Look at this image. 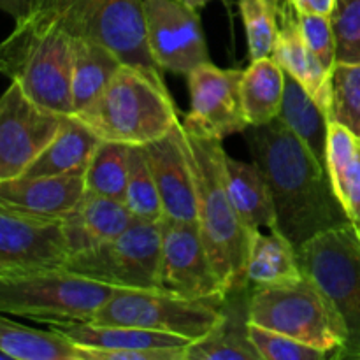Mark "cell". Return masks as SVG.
<instances>
[{
  "label": "cell",
  "mask_w": 360,
  "mask_h": 360,
  "mask_svg": "<svg viewBox=\"0 0 360 360\" xmlns=\"http://www.w3.org/2000/svg\"><path fill=\"white\" fill-rule=\"evenodd\" d=\"M250 340L259 352L260 360H326L329 355L322 350L301 343L290 336L266 329L250 322Z\"/></svg>",
  "instance_id": "cell-34"
},
{
  "label": "cell",
  "mask_w": 360,
  "mask_h": 360,
  "mask_svg": "<svg viewBox=\"0 0 360 360\" xmlns=\"http://www.w3.org/2000/svg\"><path fill=\"white\" fill-rule=\"evenodd\" d=\"M42 0H0V11L14 18L16 23L30 18L41 7Z\"/></svg>",
  "instance_id": "cell-37"
},
{
  "label": "cell",
  "mask_w": 360,
  "mask_h": 360,
  "mask_svg": "<svg viewBox=\"0 0 360 360\" xmlns=\"http://www.w3.org/2000/svg\"><path fill=\"white\" fill-rule=\"evenodd\" d=\"M253 285L236 288L220 304L217 326L186 348V360H260L250 340V297Z\"/></svg>",
  "instance_id": "cell-19"
},
{
  "label": "cell",
  "mask_w": 360,
  "mask_h": 360,
  "mask_svg": "<svg viewBox=\"0 0 360 360\" xmlns=\"http://www.w3.org/2000/svg\"><path fill=\"white\" fill-rule=\"evenodd\" d=\"M326 169L334 195L360 239V137L336 122L327 127Z\"/></svg>",
  "instance_id": "cell-22"
},
{
  "label": "cell",
  "mask_w": 360,
  "mask_h": 360,
  "mask_svg": "<svg viewBox=\"0 0 360 360\" xmlns=\"http://www.w3.org/2000/svg\"><path fill=\"white\" fill-rule=\"evenodd\" d=\"M241 76L243 70L221 69L211 62L186 74L190 109L181 122L186 132L224 141L248 130L239 90Z\"/></svg>",
  "instance_id": "cell-13"
},
{
  "label": "cell",
  "mask_w": 360,
  "mask_h": 360,
  "mask_svg": "<svg viewBox=\"0 0 360 360\" xmlns=\"http://www.w3.org/2000/svg\"><path fill=\"white\" fill-rule=\"evenodd\" d=\"M162 220L134 224L118 238L72 253L62 269L115 288L160 290Z\"/></svg>",
  "instance_id": "cell-9"
},
{
  "label": "cell",
  "mask_w": 360,
  "mask_h": 360,
  "mask_svg": "<svg viewBox=\"0 0 360 360\" xmlns=\"http://www.w3.org/2000/svg\"><path fill=\"white\" fill-rule=\"evenodd\" d=\"M72 65L74 37L42 11L16 23L0 42V72L58 115H72Z\"/></svg>",
  "instance_id": "cell-3"
},
{
  "label": "cell",
  "mask_w": 360,
  "mask_h": 360,
  "mask_svg": "<svg viewBox=\"0 0 360 360\" xmlns=\"http://www.w3.org/2000/svg\"><path fill=\"white\" fill-rule=\"evenodd\" d=\"M101 137L77 116L65 115L58 132L21 176H77L83 178Z\"/></svg>",
  "instance_id": "cell-23"
},
{
  "label": "cell",
  "mask_w": 360,
  "mask_h": 360,
  "mask_svg": "<svg viewBox=\"0 0 360 360\" xmlns=\"http://www.w3.org/2000/svg\"><path fill=\"white\" fill-rule=\"evenodd\" d=\"M225 186L236 213L250 231H276V211L271 188L262 169L255 162L246 164L225 153Z\"/></svg>",
  "instance_id": "cell-24"
},
{
  "label": "cell",
  "mask_w": 360,
  "mask_h": 360,
  "mask_svg": "<svg viewBox=\"0 0 360 360\" xmlns=\"http://www.w3.org/2000/svg\"><path fill=\"white\" fill-rule=\"evenodd\" d=\"M37 11L58 21L72 37L102 44L122 63L164 81L148 46L143 0H42Z\"/></svg>",
  "instance_id": "cell-7"
},
{
  "label": "cell",
  "mask_w": 360,
  "mask_h": 360,
  "mask_svg": "<svg viewBox=\"0 0 360 360\" xmlns=\"http://www.w3.org/2000/svg\"><path fill=\"white\" fill-rule=\"evenodd\" d=\"M49 329L63 334L83 352L118 350H186L192 341L174 334L127 326H101L94 322H55Z\"/></svg>",
  "instance_id": "cell-20"
},
{
  "label": "cell",
  "mask_w": 360,
  "mask_h": 360,
  "mask_svg": "<svg viewBox=\"0 0 360 360\" xmlns=\"http://www.w3.org/2000/svg\"><path fill=\"white\" fill-rule=\"evenodd\" d=\"M63 116L39 105L11 81L0 95V181L25 174L56 136Z\"/></svg>",
  "instance_id": "cell-12"
},
{
  "label": "cell",
  "mask_w": 360,
  "mask_h": 360,
  "mask_svg": "<svg viewBox=\"0 0 360 360\" xmlns=\"http://www.w3.org/2000/svg\"><path fill=\"white\" fill-rule=\"evenodd\" d=\"M74 116L102 141L144 146L179 122L165 81L122 63L102 94Z\"/></svg>",
  "instance_id": "cell-4"
},
{
  "label": "cell",
  "mask_w": 360,
  "mask_h": 360,
  "mask_svg": "<svg viewBox=\"0 0 360 360\" xmlns=\"http://www.w3.org/2000/svg\"><path fill=\"white\" fill-rule=\"evenodd\" d=\"M0 354L16 360H86L83 348L56 330L32 329L0 313Z\"/></svg>",
  "instance_id": "cell-26"
},
{
  "label": "cell",
  "mask_w": 360,
  "mask_h": 360,
  "mask_svg": "<svg viewBox=\"0 0 360 360\" xmlns=\"http://www.w3.org/2000/svg\"><path fill=\"white\" fill-rule=\"evenodd\" d=\"M134 220L122 200L84 192L76 210L62 220L70 255L118 238Z\"/></svg>",
  "instance_id": "cell-21"
},
{
  "label": "cell",
  "mask_w": 360,
  "mask_h": 360,
  "mask_svg": "<svg viewBox=\"0 0 360 360\" xmlns=\"http://www.w3.org/2000/svg\"><path fill=\"white\" fill-rule=\"evenodd\" d=\"M115 287L70 271H23L0 278V313L35 322H90Z\"/></svg>",
  "instance_id": "cell-6"
},
{
  "label": "cell",
  "mask_w": 360,
  "mask_h": 360,
  "mask_svg": "<svg viewBox=\"0 0 360 360\" xmlns=\"http://www.w3.org/2000/svg\"><path fill=\"white\" fill-rule=\"evenodd\" d=\"M287 74L273 56L252 60L243 70L241 102L250 127L267 125L280 116Z\"/></svg>",
  "instance_id": "cell-25"
},
{
  "label": "cell",
  "mask_w": 360,
  "mask_h": 360,
  "mask_svg": "<svg viewBox=\"0 0 360 360\" xmlns=\"http://www.w3.org/2000/svg\"><path fill=\"white\" fill-rule=\"evenodd\" d=\"M299 27L306 44L320 62V65L333 76L336 67V39H334L330 18L323 14L299 13Z\"/></svg>",
  "instance_id": "cell-36"
},
{
  "label": "cell",
  "mask_w": 360,
  "mask_h": 360,
  "mask_svg": "<svg viewBox=\"0 0 360 360\" xmlns=\"http://www.w3.org/2000/svg\"><path fill=\"white\" fill-rule=\"evenodd\" d=\"M329 122L347 127L360 137V63H336L330 76Z\"/></svg>",
  "instance_id": "cell-33"
},
{
  "label": "cell",
  "mask_w": 360,
  "mask_h": 360,
  "mask_svg": "<svg viewBox=\"0 0 360 360\" xmlns=\"http://www.w3.org/2000/svg\"><path fill=\"white\" fill-rule=\"evenodd\" d=\"M336 63H360V0H336L330 13Z\"/></svg>",
  "instance_id": "cell-35"
},
{
  "label": "cell",
  "mask_w": 360,
  "mask_h": 360,
  "mask_svg": "<svg viewBox=\"0 0 360 360\" xmlns=\"http://www.w3.org/2000/svg\"><path fill=\"white\" fill-rule=\"evenodd\" d=\"M185 134L195 181L197 225L211 264L229 294L231 290L250 285L246 264L255 232L243 224L229 199L225 186V150L221 141L186 130Z\"/></svg>",
  "instance_id": "cell-2"
},
{
  "label": "cell",
  "mask_w": 360,
  "mask_h": 360,
  "mask_svg": "<svg viewBox=\"0 0 360 360\" xmlns=\"http://www.w3.org/2000/svg\"><path fill=\"white\" fill-rule=\"evenodd\" d=\"M123 202L136 220L160 221L165 217L157 183L151 174L143 146H130L129 178Z\"/></svg>",
  "instance_id": "cell-31"
},
{
  "label": "cell",
  "mask_w": 360,
  "mask_h": 360,
  "mask_svg": "<svg viewBox=\"0 0 360 360\" xmlns=\"http://www.w3.org/2000/svg\"><path fill=\"white\" fill-rule=\"evenodd\" d=\"M250 322L326 352L333 360L347 343V329L340 313L306 274L292 283L253 285Z\"/></svg>",
  "instance_id": "cell-5"
},
{
  "label": "cell",
  "mask_w": 360,
  "mask_h": 360,
  "mask_svg": "<svg viewBox=\"0 0 360 360\" xmlns=\"http://www.w3.org/2000/svg\"><path fill=\"white\" fill-rule=\"evenodd\" d=\"M160 290L220 306L227 288L211 264L197 221L162 220Z\"/></svg>",
  "instance_id": "cell-11"
},
{
  "label": "cell",
  "mask_w": 360,
  "mask_h": 360,
  "mask_svg": "<svg viewBox=\"0 0 360 360\" xmlns=\"http://www.w3.org/2000/svg\"><path fill=\"white\" fill-rule=\"evenodd\" d=\"M129 144L101 141L83 176L86 192L123 202L129 178Z\"/></svg>",
  "instance_id": "cell-30"
},
{
  "label": "cell",
  "mask_w": 360,
  "mask_h": 360,
  "mask_svg": "<svg viewBox=\"0 0 360 360\" xmlns=\"http://www.w3.org/2000/svg\"><path fill=\"white\" fill-rule=\"evenodd\" d=\"M248 42V58L273 56L278 37V0H238Z\"/></svg>",
  "instance_id": "cell-32"
},
{
  "label": "cell",
  "mask_w": 360,
  "mask_h": 360,
  "mask_svg": "<svg viewBox=\"0 0 360 360\" xmlns=\"http://www.w3.org/2000/svg\"><path fill=\"white\" fill-rule=\"evenodd\" d=\"M278 120L309 148L320 164L326 165L329 120L311 95L290 76L285 79L283 104Z\"/></svg>",
  "instance_id": "cell-29"
},
{
  "label": "cell",
  "mask_w": 360,
  "mask_h": 360,
  "mask_svg": "<svg viewBox=\"0 0 360 360\" xmlns=\"http://www.w3.org/2000/svg\"><path fill=\"white\" fill-rule=\"evenodd\" d=\"M122 60L88 39L74 37V65H72V115L90 105L102 94Z\"/></svg>",
  "instance_id": "cell-28"
},
{
  "label": "cell",
  "mask_w": 360,
  "mask_h": 360,
  "mask_svg": "<svg viewBox=\"0 0 360 360\" xmlns=\"http://www.w3.org/2000/svg\"><path fill=\"white\" fill-rule=\"evenodd\" d=\"M143 9L148 46L162 70L186 76L211 62L199 11L178 0H143Z\"/></svg>",
  "instance_id": "cell-14"
},
{
  "label": "cell",
  "mask_w": 360,
  "mask_h": 360,
  "mask_svg": "<svg viewBox=\"0 0 360 360\" xmlns=\"http://www.w3.org/2000/svg\"><path fill=\"white\" fill-rule=\"evenodd\" d=\"M70 257L62 221L0 206V266L16 273L62 267Z\"/></svg>",
  "instance_id": "cell-15"
},
{
  "label": "cell",
  "mask_w": 360,
  "mask_h": 360,
  "mask_svg": "<svg viewBox=\"0 0 360 360\" xmlns=\"http://www.w3.org/2000/svg\"><path fill=\"white\" fill-rule=\"evenodd\" d=\"M157 183L165 218L197 221V193L186 134L178 122L165 136L143 146Z\"/></svg>",
  "instance_id": "cell-16"
},
{
  "label": "cell",
  "mask_w": 360,
  "mask_h": 360,
  "mask_svg": "<svg viewBox=\"0 0 360 360\" xmlns=\"http://www.w3.org/2000/svg\"><path fill=\"white\" fill-rule=\"evenodd\" d=\"M220 319V306L190 301L164 290L116 288L90 322L158 330L197 341Z\"/></svg>",
  "instance_id": "cell-10"
},
{
  "label": "cell",
  "mask_w": 360,
  "mask_h": 360,
  "mask_svg": "<svg viewBox=\"0 0 360 360\" xmlns=\"http://www.w3.org/2000/svg\"><path fill=\"white\" fill-rule=\"evenodd\" d=\"M246 278L252 285L273 287L302 278L297 250L280 231L262 234L257 231L250 246Z\"/></svg>",
  "instance_id": "cell-27"
},
{
  "label": "cell",
  "mask_w": 360,
  "mask_h": 360,
  "mask_svg": "<svg viewBox=\"0 0 360 360\" xmlns=\"http://www.w3.org/2000/svg\"><path fill=\"white\" fill-rule=\"evenodd\" d=\"M253 162L262 169L276 211V231L295 250L322 232L350 225L326 165L280 120L248 127Z\"/></svg>",
  "instance_id": "cell-1"
},
{
  "label": "cell",
  "mask_w": 360,
  "mask_h": 360,
  "mask_svg": "<svg viewBox=\"0 0 360 360\" xmlns=\"http://www.w3.org/2000/svg\"><path fill=\"white\" fill-rule=\"evenodd\" d=\"M77 176H18L0 181V206L28 217L62 221L83 199Z\"/></svg>",
  "instance_id": "cell-17"
},
{
  "label": "cell",
  "mask_w": 360,
  "mask_h": 360,
  "mask_svg": "<svg viewBox=\"0 0 360 360\" xmlns=\"http://www.w3.org/2000/svg\"><path fill=\"white\" fill-rule=\"evenodd\" d=\"M273 58L287 76L294 77L311 95L329 120L333 98L330 74L320 65L306 44L299 27V13L290 0H278V37Z\"/></svg>",
  "instance_id": "cell-18"
},
{
  "label": "cell",
  "mask_w": 360,
  "mask_h": 360,
  "mask_svg": "<svg viewBox=\"0 0 360 360\" xmlns=\"http://www.w3.org/2000/svg\"><path fill=\"white\" fill-rule=\"evenodd\" d=\"M178 2L185 4V6L190 7V9L199 11V9H202V7H206L211 0H178Z\"/></svg>",
  "instance_id": "cell-39"
},
{
  "label": "cell",
  "mask_w": 360,
  "mask_h": 360,
  "mask_svg": "<svg viewBox=\"0 0 360 360\" xmlns=\"http://www.w3.org/2000/svg\"><path fill=\"white\" fill-rule=\"evenodd\" d=\"M292 6L297 9V13H311L330 16L336 0H290Z\"/></svg>",
  "instance_id": "cell-38"
},
{
  "label": "cell",
  "mask_w": 360,
  "mask_h": 360,
  "mask_svg": "<svg viewBox=\"0 0 360 360\" xmlns=\"http://www.w3.org/2000/svg\"><path fill=\"white\" fill-rule=\"evenodd\" d=\"M9 274H16V271L9 269V267H6V266H0V278L9 276Z\"/></svg>",
  "instance_id": "cell-40"
},
{
  "label": "cell",
  "mask_w": 360,
  "mask_h": 360,
  "mask_svg": "<svg viewBox=\"0 0 360 360\" xmlns=\"http://www.w3.org/2000/svg\"><path fill=\"white\" fill-rule=\"evenodd\" d=\"M302 274L330 299L347 329L334 360L360 359V239L350 225L322 232L297 248Z\"/></svg>",
  "instance_id": "cell-8"
}]
</instances>
